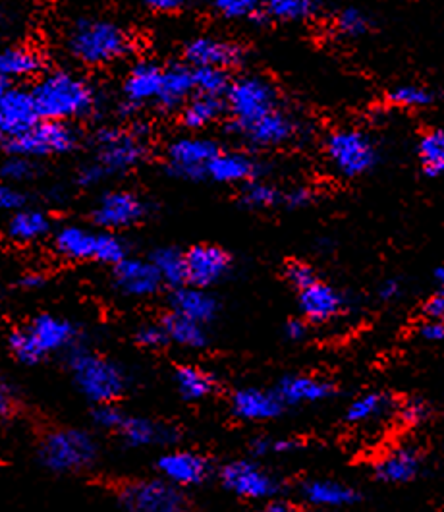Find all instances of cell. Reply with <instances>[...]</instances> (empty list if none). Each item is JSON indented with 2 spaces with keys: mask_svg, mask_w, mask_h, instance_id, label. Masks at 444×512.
<instances>
[{
  "mask_svg": "<svg viewBox=\"0 0 444 512\" xmlns=\"http://www.w3.org/2000/svg\"><path fill=\"white\" fill-rule=\"evenodd\" d=\"M267 14L280 22H298L313 16L319 8V0H267Z\"/></svg>",
  "mask_w": 444,
  "mask_h": 512,
  "instance_id": "obj_39",
  "label": "cell"
},
{
  "mask_svg": "<svg viewBox=\"0 0 444 512\" xmlns=\"http://www.w3.org/2000/svg\"><path fill=\"white\" fill-rule=\"evenodd\" d=\"M41 114L33 91L24 87L4 86L0 95V132L2 136L16 138L31 130Z\"/></svg>",
  "mask_w": 444,
  "mask_h": 512,
  "instance_id": "obj_13",
  "label": "cell"
},
{
  "mask_svg": "<svg viewBox=\"0 0 444 512\" xmlns=\"http://www.w3.org/2000/svg\"><path fill=\"white\" fill-rule=\"evenodd\" d=\"M143 213L145 207L138 196L130 192H109L97 201L93 209V221L99 227L116 230L136 225Z\"/></svg>",
  "mask_w": 444,
  "mask_h": 512,
  "instance_id": "obj_15",
  "label": "cell"
},
{
  "mask_svg": "<svg viewBox=\"0 0 444 512\" xmlns=\"http://www.w3.org/2000/svg\"><path fill=\"white\" fill-rule=\"evenodd\" d=\"M68 49L87 66H103L126 57L132 51V37L109 20H80L68 35Z\"/></svg>",
  "mask_w": 444,
  "mask_h": 512,
  "instance_id": "obj_3",
  "label": "cell"
},
{
  "mask_svg": "<svg viewBox=\"0 0 444 512\" xmlns=\"http://www.w3.org/2000/svg\"><path fill=\"white\" fill-rule=\"evenodd\" d=\"M259 512H300L292 503H286V501H271L267 503L263 509Z\"/></svg>",
  "mask_w": 444,
  "mask_h": 512,
  "instance_id": "obj_60",
  "label": "cell"
},
{
  "mask_svg": "<svg viewBox=\"0 0 444 512\" xmlns=\"http://www.w3.org/2000/svg\"><path fill=\"white\" fill-rule=\"evenodd\" d=\"M419 333L425 341L443 342L444 341V319H427L421 327Z\"/></svg>",
  "mask_w": 444,
  "mask_h": 512,
  "instance_id": "obj_51",
  "label": "cell"
},
{
  "mask_svg": "<svg viewBox=\"0 0 444 512\" xmlns=\"http://www.w3.org/2000/svg\"><path fill=\"white\" fill-rule=\"evenodd\" d=\"M161 325L165 327L170 342H176L186 348H203L207 344V333L203 323H197L194 319L172 312L163 317Z\"/></svg>",
  "mask_w": 444,
  "mask_h": 512,
  "instance_id": "obj_32",
  "label": "cell"
},
{
  "mask_svg": "<svg viewBox=\"0 0 444 512\" xmlns=\"http://www.w3.org/2000/svg\"><path fill=\"white\" fill-rule=\"evenodd\" d=\"M398 294H400V283L398 281H394V279H390V281H385L381 288H379V296L383 298V300H394V298H398Z\"/></svg>",
  "mask_w": 444,
  "mask_h": 512,
  "instance_id": "obj_59",
  "label": "cell"
},
{
  "mask_svg": "<svg viewBox=\"0 0 444 512\" xmlns=\"http://www.w3.org/2000/svg\"><path fill=\"white\" fill-rule=\"evenodd\" d=\"M68 368L74 383L85 397L95 404L114 402L126 389V375L114 362L101 358L84 348H72L68 354Z\"/></svg>",
  "mask_w": 444,
  "mask_h": 512,
  "instance_id": "obj_4",
  "label": "cell"
},
{
  "mask_svg": "<svg viewBox=\"0 0 444 512\" xmlns=\"http://www.w3.org/2000/svg\"><path fill=\"white\" fill-rule=\"evenodd\" d=\"M145 153L138 136L107 128L97 136V163L109 172H124L136 167Z\"/></svg>",
  "mask_w": 444,
  "mask_h": 512,
  "instance_id": "obj_12",
  "label": "cell"
},
{
  "mask_svg": "<svg viewBox=\"0 0 444 512\" xmlns=\"http://www.w3.org/2000/svg\"><path fill=\"white\" fill-rule=\"evenodd\" d=\"M120 433L124 443L134 449L168 445V443H174L178 435L174 427L163 426L147 418H126L124 426L120 427Z\"/></svg>",
  "mask_w": 444,
  "mask_h": 512,
  "instance_id": "obj_26",
  "label": "cell"
},
{
  "mask_svg": "<svg viewBox=\"0 0 444 512\" xmlns=\"http://www.w3.org/2000/svg\"><path fill=\"white\" fill-rule=\"evenodd\" d=\"M419 159L431 176L444 174V128L427 132L419 142Z\"/></svg>",
  "mask_w": 444,
  "mask_h": 512,
  "instance_id": "obj_38",
  "label": "cell"
},
{
  "mask_svg": "<svg viewBox=\"0 0 444 512\" xmlns=\"http://www.w3.org/2000/svg\"><path fill=\"white\" fill-rule=\"evenodd\" d=\"M427 414H429V410H427V404L423 400H410L402 406L400 418L408 426H417L427 418Z\"/></svg>",
  "mask_w": 444,
  "mask_h": 512,
  "instance_id": "obj_49",
  "label": "cell"
},
{
  "mask_svg": "<svg viewBox=\"0 0 444 512\" xmlns=\"http://www.w3.org/2000/svg\"><path fill=\"white\" fill-rule=\"evenodd\" d=\"M151 8L159 10V12H174L184 8L190 0H145Z\"/></svg>",
  "mask_w": 444,
  "mask_h": 512,
  "instance_id": "obj_55",
  "label": "cell"
},
{
  "mask_svg": "<svg viewBox=\"0 0 444 512\" xmlns=\"http://www.w3.org/2000/svg\"><path fill=\"white\" fill-rule=\"evenodd\" d=\"M309 200H311V194H309L307 190H304V188H296V190H292V192L286 196L288 205H292V207H304Z\"/></svg>",
  "mask_w": 444,
  "mask_h": 512,
  "instance_id": "obj_58",
  "label": "cell"
},
{
  "mask_svg": "<svg viewBox=\"0 0 444 512\" xmlns=\"http://www.w3.org/2000/svg\"><path fill=\"white\" fill-rule=\"evenodd\" d=\"M226 105L234 124L244 130L265 114L275 111L277 91L259 76H246L234 82L226 91Z\"/></svg>",
  "mask_w": 444,
  "mask_h": 512,
  "instance_id": "obj_7",
  "label": "cell"
},
{
  "mask_svg": "<svg viewBox=\"0 0 444 512\" xmlns=\"http://www.w3.org/2000/svg\"><path fill=\"white\" fill-rule=\"evenodd\" d=\"M300 447H302V443L298 439H275V441H271V453H275V455L294 453Z\"/></svg>",
  "mask_w": 444,
  "mask_h": 512,
  "instance_id": "obj_54",
  "label": "cell"
},
{
  "mask_svg": "<svg viewBox=\"0 0 444 512\" xmlns=\"http://www.w3.org/2000/svg\"><path fill=\"white\" fill-rule=\"evenodd\" d=\"M222 105L219 101V97H211V95H197L194 97L186 107H184V113H182V122L186 128H205L209 126L213 120L219 118L221 114Z\"/></svg>",
  "mask_w": 444,
  "mask_h": 512,
  "instance_id": "obj_36",
  "label": "cell"
},
{
  "mask_svg": "<svg viewBox=\"0 0 444 512\" xmlns=\"http://www.w3.org/2000/svg\"><path fill=\"white\" fill-rule=\"evenodd\" d=\"M221 482L244 499H269L277 495L278 482L251 460H234L221 468Z\"/></svg>",
  "mask_w": 444,
  "mask_h": 512,
  "instance_id": "obj_11",
  "label": "cell"
},
{
  "mask_svg": "<svg viewBox=\"0 0 444 512\" xmlns=\"http://www.w3.org/2000/svg\"><path fill=\"white\" fill-rule=\"evenodd\" d=\"M219 153V147L211 140L180 138L168 147V165L182 178H201Z\"/></svg>",
  "mask_w": 444,
  "mask_h": 512,
  "instance_id": "obj_14",
  "label": "cell"
},
{
  "mask_svg": "<svg viewBox=\"0 0 444 512\" xmlns=\"http://www.w3.org/2000/svg\"><path fill=\"white\" fill-rule=\"evenodd\" d=\"M33 174V165L29 161L28 157H22V155H14L10 157L4 165H2V176L6 180H14V182H20V180H26Z\"/></svg>",
  "mask_w": 444,
  "mask_h": 512,
  "instance_id": "obj_46",
  "label": "cell"
},
{
  "mask_svg": "<svg viewBox=\"0 0 444 512\" xmlns=\"http://www.w3.org/2000/svg\"><path fill=\"white\" fill-rule=\"evenodd\" d=\"M157 468L161 476L178 487H190L205 482L209 476V462L201 455L190 451H172L157 460Z\"/></svg>",
  "mask_w": 444,
  "mask_h": 512,
  "instance_id": "obj_18",
  "label": "cell"
},
{
  "mask_svg": "<svg viewBox=\"0 0 444 512\" xmlns=\"http://www.w3.org/2000/svg\"><path fill=\"white\" fill-rule=\"evenodd\" d=\"M242 201L253 209H265V207H271L277 203L278 192L265 182H251L242 194Z\"/></svg>",
  "mask_w": 444,
  "mask_h": 512,
  "instance_id": "obj_42",
  "label": "cell"
},
{
  "mask_svg": "<svg viewBox=\"0 0 444 512\" xmlns=\"http://www.w3.org/2000/svg\"><path fill=\"white\" fill-rule=\"evenodd\" d=\"M165 70L153 62L136 64L124 84V95L130 105H143L149 101H157L163 89Z\"/></svg>",
  "mask_w": 444,
  "mask_h": 512,
  "instance_id": "obj_22",
  "label": "cell"
},
{
  "mask_svg": "<svg viewBox=\"0 0 444 512\" xmlns=\"http://www.w3.org/2000/svg\"><path fill=\"white\" fill-rule=\"evenodd\" d=\"M14 393L12 389H8V385L4 383L2 389H0V412H2V418H8V414H12L14 410Z\"/></svg>",
  "mask_w": 444,
  "mask_h": 512,
  "instance_id": "obj_57",
  "label": "cell"
},
{
  "mask_svg": "<svg viewBox=\"0 0 444 512\" xmlns=\"http://www.w3.org/2000/svg\"><path fill=\"white\" fill-rule=\"evenodd\" d=\"M302 497L309 505L321 509H340L358 501V493L334 480H313L302 487Z\"/></svg>",
  "mask_w": 444,
  "mask_h": 512,
  "instance_id": "obj_28",
  "label": "cell"
},
{
  "mask_svg": "<svg viewBox=\"0 0 444 512\" xmlns=\"http://www.w3.org/2000/svg\"><path fill=\"white\" fill-rule=\"evenodd\" d=\"M215 6L224 18L242 20L253 18L257 14L259 0H215Z\"/></svg>",
  "mask_w": 444,
  "mask_h": 512,
  "instance_id": "obj_44",
  "label": "cell"
},
{
  "mask_svg": "<svg viewBox=\"0 0 444 512\" xmlns=\"http://www.w3.org/2000/svg\"><path fill=\"white\" fill-rule=\"evenodd\" d=\"M307 327L304 321L300 319H292L286 323V337L290 341H302L306 337Z\"/></svg>",
  "mask_w": 444,
  "mask_h": 512,
  "instance_id": "obj_56",
  "label": "cell"
},
{
  "mask_svg": "<svg viewBox=\"0 0 444 512\" xmlns=\"http://www.w3.org/2000/svg\"><path fill=\"white\" fill-rule=\"evenodd\" d=\"M0 205L6 211H22V207L26 205V196L12 186H2L0 188Z\"/></svg>",
  "mask_w": 444,
  "mask_h": 512,
  "instance_id": "obj_50",
  "label": "cell"
},
{
  "mask_svg": "<svg viewBox=\"0 0 444 512\" xmlns=\"http://www.w3.org/2000/svg\"><path fill=\"white\" fill-rule=\"evenodd\" d=\"M56 252L68 259H95L101 263L118 265L126 259V246L111 232H89L82 227H64L56 232Z\"/></svg>",
  "mask_w": 444,
  "mask_h": 512,
  "instance_id": "obj_6",
  "label": "cell"
},
{
  "mask_svg": "<svg viewBox=\"0 0 444 512\" xmlns=\"http://www.w3.org/2000/svg\"><path fill=\"white\" fill-rule=\"evenodd\" d=\"M120 505L128 512H188L182 487L163 480L132 482L120 489Z\"/></svg>",
  "mask_w": 444,
  "mask_h": 512,
  "instance_id": "obj_8",
  "label": "cell"
},
{
  "mask_svg": "<svg viewBox=\"0 0 444 512\" xmlns=\"http://www.w3.org/2000/svg\"><path fill=\"white\" fill-rule=\"evenodd\" d=\"M93 420L99 427L120 429L126 422V416L112 402H105V404H97V408L93 412Z\"/></svg>",
  "mask_w": 444,
  "mask_h": 512,
  "instance_id": "obj_45",
  "label": "cell"
},
{
  "mask_svg": "<svg viewBox=\"0 0 444 512\" xmlns=\"http://www.w3.org/2000/svg\"><path fill=\"white\" fill-rule=\"evenodd\" d=\"M172 312L194 319L197 323H209L219 313V302L215 296L199 286H180L170 298Z\"/></svg>",
  "mask_w": 444,
  "mask_h": 512,
  "instance_id": "obj_23",
  "label": "cell"
},
{
  "mask_svg": "<svg viewBox=\"0 0 444 512\" xmlns=\"http://www.w3.org/2000/svg\"><path fill=\"white\" fill-rule=\"evenodd\" d=\"M136 341L145 346V348H161L165 346L168 341L167 331L165 327L159 325H143L136 335Z\"/></svg>",
  "mask_w": 444,
  "mask_h": 512,
  "instance_id": "obj_48",
  "label": "cell"
},
{
  "mask_svg": "<svg viewBox=\"0 0 444 512\" xmlns=\"http://www.w3.org/2000/svg\"><path fill=\"white\" fill-rule=\"evenodd\" d=\"M421 468V458L416 449L400 447L383 456L375 468L377 478L387 484H406L414 480Z\"/></svg>",
  "mask_w": 444,
  "mask_h": 512,
  "instance_id": "obj_27",
  "label": "cell"
},
{
  "mask_svg": "<svg viewBox=\"0 0 444 512\" xmlns=\"http://www.w3.org/2000/svg\"><path fill=\"white\" fill-rule=\"evenodd\" d=\"M95 439L82 429H55L47 433L39 447V458L45 468L70 474L91 466L97 458Z\"/></svg>",
  "mask_w": 444,
  "mask_h": 512,
  "instance_id": "obj_5",
  "label": "cell"
},
{
  "mask_svg": "<svg viewBox=\"0 0 444 512\" xmlns=\"http://www.w3.org/2000/svg\"><path fill=\"white\" fill-rule=\"evenodd\" d=\"M107 171L99 165V163H93V165H87L82 171H80V184L82 186H95L99 184L103 178H105Z\"/></svg>",
  "mask_w": 444,
  "mask_h": 512,
  "instance_id": "obj_52",
  "label": "cell"
},
{
  "mask_svg": "<svg viewBox=\"0 0 444 512\" xmlns=\"http://www.w3.org/2000/svg\"><path fill=\"white\" fill-rule=\"evenodd\" d=\"M174 381L182 399L197 402L215 391V377L197 366H182L174 373Z\"/></svg>",
  "mask_w": 444,
  "mask_h": 512,
  "instance_id": "obj_34",
  "label": "cell"
},
{
  "mask_svg": "<svg viewBox=\"0 0 444 512\" xmlns=\"http://www.w3.org/2000/svg\"><path fill=\"white\" fill-rule=\"evenodd\" d=\"M286 279L298 290H304V288L313 285L317 281L313 269L307 263H300V261H294L286 267Z\"/></svg>",
  "mask_w": 444,
  "mask_h": 512,
  "instance_id": "obj_47",
  "label": "cell"
},
{
  "mask_svg": "<svg viewBox=\"0 0 444 512\" xmlns=\"http://www.w3.org/2000/svg\"><path fill=\"white\" fill-rule=\"evenodd\" d=\"M327 155L342 176L356 178L373 169L377 151L371 140L358 130H336L327 138Z\"/></svg>",
  "mask_w": 444,
  "mask_h": 512,
  "instance_id": "obj_10",
  "label": "cell"
},
{
  "mask_svg": "<svg viewBox=\"0 0 444 512\" xmlns=\"http://www.w3.org/2000/svg\"><path fill=\"white\" fill-rule=\"evenodd\" d=\"M78 143L76 132L58 120H45L37 122L31 130L22 136L10 138L6 142V149L12 155L22 157H47V155H62L74 149Z\"/></svg>",
  "mask_w": 444,
  "mask_h": 512,
  "instance_id": "obj_9",
  "label": "cell"
},
{
  "mask_svg": "<svg viewBox=\"0 0 444 512\" xmlns=\"http://www.w3.org/2000/svg\"><path fill=\"white\" fill-rule=\"evenodd\" d=\"M76 333L78 331L70 321L51 313H41L28 327L14 331L8 337V346L18 362L33 366L53 352L72 348Z\"/></svg>",
  "mask_w": 444,
  "mask_h": 512,
  "instance_id": "obj_2",
  "label": "cell"
},
{
  "mask_svg": "<svg viewBox=\"0 0 444 512\" xmlns=\"http://www.w3.org/2000/svg\"><path fill=\"white\" fill-rule=\"evenodd\" d=\"M242 132L255 145L275 147V145H282V143L292 140V136L296 132V124L288 114L275 109L273 113L265 114L263 118H259L257 122H253Z\"/></svg>",
  "mask_w": 444,
  "mask_h": 512,
  "instance_id": "obj_25",
  "label": "cell"
},
{
  "mask_svg": "<svg viewBox=\"0 0 444 512\" xmlns=\"http://www.w3.org/2000/svg\"><path fill=\"white\" fill-rule=\"evenodd\" d=\"M163 279V283L170 286L186 285L188 283V269H186V254H180L178 250L172 248H163L157 250L155 256L151 259Z\"/></svg>",
  "mask_w": 444,
  "mask_h": 512,
  "instance_id": "obj_35",
  "label": "cell"
},
{
  "mask_svg": "<svg viewBox=\"0 0 444 512\" xmlns=\"http://www.w3.org/2000/svg\"><path fill=\"white\" fill-rule=\"evenodd\" d=\"M390 101L404 109H421L431 103V93L425 87L398 86L390 91Z\"/></svg>",
  "mask_w": 444,
  "mask_h": 512,
  "instance_id": "obj_41",
  "label": "cell"
},
{
  "mask_svg": "<svg viewBox=\"0 0 444 512\" xmlns=\"http://www.w3.org/2000/svg\"><path fill=\"white\" fill-rule=\"evenodd\" d=\"M43 68V58L28 47H14L4 51L0 57V74L4 84L8 80H24L39 74Z\"/></svg>",
  "mask_w": 444,
  "mask_h": 512,
  "instance_id": "obj_30",
  "label": "cell"
},
{
  "mask_svg": "<svg viewBox=\"0 0 444 512\" xmlns=\"http://www.w3.org/2000/svg\"><path fill=\"white\" fill-rule=\"evenodd\" d=\"M284 402L275 393L263 389H240L232 397V412L240 420L248 422H267L282 414Z\"/></svg>",
  "mask_w": 444,
  "mask_h": 512,
  "instance_id": "obj_20",
  "label": "cell"
},
{
  "mask_svg": "<svg viewBox=\"0 0 444 512\" xmlns=\"http://www.w3.org/2000/svg\"><path fill=\"white\" fill-rule=\"evenodd\" d=\"M427 319H444V292L439 290L435 296H431L423 308Z\"/></svg>",
  "mask_w": 444,
  "mask_h": 512,
  "instance_id": "obj_53",
  "label": "cell"
},
{
  "mask_svg": "<svg viewBox=\"0 0 444 512\" xmlns=\"http://www.w3.org/2000/svg\"><path fill=\"white\" fill-rule=\"evenodd\" d=\"M367 28H369V20L363 16V12L356 8L344 10L336 20V29L344 37H360L367 31Z\"/></svg>",
  "mask_w": 444,
  "mask_h": 512,
  "instance_id": "obj_43",
  "label": "cell"
},
{
  "mask_svg": "<svg viewBox=\"0 0 444 512\" xmlns=\"http://www.w3.org/2000/svg\"><path fill=\"white\" fill-rule=\"evenodd\" d=\"M195 89L201 95L221 97L224 91L230 89L228 76L221 68H195L194 70Z\"/></svg>",
  "mask_w": 444,
  "mask_h": 512,
  "instance_id": "obj_40",
  "label": "cell"
},
{
  "mask_svg": "<svg viewBox=\"0 0 444 512\" xmlns=\"http://www.w3.org/2000/svg\"><path fill=\"white\" fill-rule=\"evenodd\" d=\"M35 103L41 118L45 120H70L91 113L95 105V93L84 78L56 70L41 78V82L33 89Z\"/></svg>",
  "mask_w": 444,
  "mask_h": 512,
  "instance_id": "obj_1",
  "label": "cell"
},
{
  "mask_svg": "<svg viewBox=\"0 0 444 512\" xmlns=\"http://www.w3.org/2000/svg\"><path fill=\"white\" fill-rule=\"evenodd\" d=\"M188 283L199 288L219 283L230 269V256L219 246L201 244L186 254Z\"/></svg>",
  "mask_w": 444,
  "mask_h": 512,
  "instance_id": "obj_16",
  "label": "cell"
},
{
  "mask_svg": "<svg viewBox=\"0 0 444 512\" xmlns=\"http://www.w3.org/2000/svg\"><path fill=\"white\" fill-rule=\"evenodd\" d=\"M435 283L439 285V290L444 292V265L435 271Z\"/></svg>",
  "mask_w": 444,
  "mask_h": 512,
  "instance_id": "obj_63",
  "label": "cell"
},
{
  "mask_svg": "<svg viewBox=\"0 0 444 512\" xmlns=\"http://www.w3.org/2000/svg\"><path fill=\"white\" fill-rule=\"evenodd\" d=\"M186 58L195 68H230L242 60V49L234 43L199 37L186 47Z\"/></svg>",
  "mask_w": 444,
  "mask_h": 512,
  "instance_id": "obj_19",
  "label": "cell"
},
{
  "mask_svg": "<svg viewBox=\"0 0 444 512\" xmlns=\"http://www.w3.org/2000/svg\"><path fill=\"white\" fill-rule=\"evenodd\" d=\"M114 283L126 296L143 298L155 294L163 279L153 261L126 257L124 261L114 265Z\"/></svg>",
  "mask_w": 444,
  "mask_h": 512,
  "instance_id": "obj_17",
  "label": "cell"
},
{
  "mask_svg": "<svg viewBox=\"0 0 444 512\" xmlns=\"http://www.w3.org/2000/svg\"><path fill=\"white\" fill-rule=\"evenodd\" d=\"M20 285L24 286V288H39V286L43 285V277L35 275V273H29L26 277H22Z\"/></svg>",
  "mask_w": 444,
  "mask_h": 512,
  "instance_id": "obj_62",
  "label": "cell"
},
{
  "mask_svg": "<svg viewBox=\"0 0 444 512\" xmlns=\"http://www.w3.org/2000/svg\"><path fill=\"white\" fill-rule=\"evenodd\" d=\"M300 308L309 321L325 323L331 321L344 308V298L333 286L321 281L300 290Z\"/></svg>",
  "mask_w": 444,
  "mask_h": 512,
  "instance_id": "obj_21",
  "label": "cell"
},
{
  "mask_svg": "<svg viewBox=\"0 0 444 512\" xmlns=\"http://www.w3.org/2000/svg\"><path fill=\"white\" fill-rule=\"evenodd\" d=\"M195 89L194 70L188 66H170L165 70L163 89L157 103L163 109H176L180 103L188 99V95Z\"/></svg>",
  "mask_w": 444,
  "mask_h": 512,
  "instance_id": "obj_29",
  "label": "cell"
},
{
  "mask_svg": "<svg viewBox=\"0 0 444 512\" xmlns=\"http://www.w3.org/2000/svg\"><path fill=\"white\" fill-rule=\"evenodd\" d=\"M333 393V385L329 381L309 375L284 377L277 387V395L284 402V406L321 402L329 399Z\"/></svg>",
  "mask_w": 444,
  "mask_h": 512,
  "instance_id": "obj_24",
  "label": "cell"
},
{
  "mask_svg": "<svg viewBox=\"0 0 444 512\" xmlns=\"http://www.w3.org/2000/svg\"><path fill=\"white\" fill-rule=\"evenodd\" d=\"M255 165L248 155L242 153H219L211 167H209V176L222 184H234V182H244L253 176Z\"/></svg>",
  "mask_w": 444,
  "mask_h": 512,
  "instance_id": "obj_31",
  "label": "cell"
},
{
  "mask_svg": "<svg viewBox=\"0 0 444 512\" xmlns=\"http://www.w3.org/2000/svg\"><path fill=\"white\" fill-rule=\"evenodd\" d=\"M51 228L49 217L43 211L35 209H22L8 223V234L12 240L20 244H29L43 238Z\"/></svg>",
  "mask_w": 444,
  "mask_h": 512,
  "instance_id": "obj_33",
  "label": "cell"
},
{
  "mask_svg": "<svg viewBox=\"0 0 444 512\" xmlns=\"http://www.w3.org/2000/svg\"><path fill=\"white\" fill-rule=\"evenodd\" d=\"M390 406H392V402L385 393H367L348 406L346 420L350 424H365L369 420H375V418L387 414Z\"/></svg>",
  "mask_w": 444,
  "mask_h": 512,
  "instance_id": "obj_37",
  "label": "cell"
},
{
  "mask_svg": "<svg viewBox=\"0 0 444 512\" xmlns=\"http://www.w3.org/2000/svg\"><path fill=\"white\" fill-rule=\"evenodd\" d=\"M251 449H253V453H255V455H269V453H271V439H267V437H259V439H255V441H253Z\"/></svg>",
  "mask_w": 444,
  "mask_h": 512,
  "instance_id": "obj_61",
  "label": "cell"
}]
</instances>
